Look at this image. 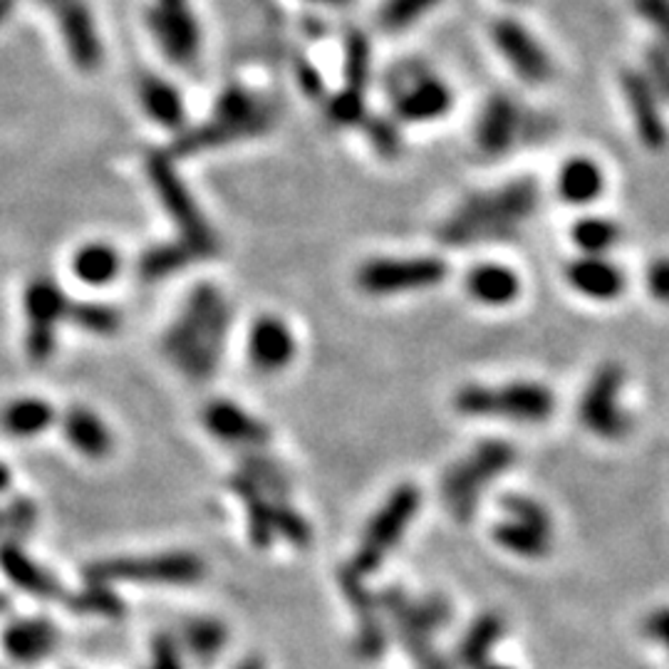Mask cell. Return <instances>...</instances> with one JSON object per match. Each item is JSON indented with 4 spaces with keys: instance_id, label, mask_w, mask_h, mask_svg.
<instances>
[{
    "instance_id": "cell-1",
    "label": "cell",
    "mask_w": 669,
    "mask_h": 669,
    "mask_svg": "<svg viewBox=\"0 0 669 669\" xmlns=\"http://www.w3.org/2000/svg\"><path fill=\"white\" fill-rule=\"evenodd\" d=\"M538 201L541 189L531 177H518L501 187L471 193L441 223L439 241L451 248L511 241L533 219Z\"/></svg>"
},
{
    "instance_id": "cell-2",
    "label": "cell",
    "mask_w": 669,
    "mask_h": 669,
    "mask_svg": "<svg viewBox=\"0 0 669 669\" xmlns=\"http://www.w3.org/2000/svg\"><path fill=\"white\" fill-rule=\"evenodd\" d=\"M231 326V306L211 283L189 293L174 326L167 330L164 352L191 380H209L219 367L226 334Z\"/></svg>"
},
{
    "instance_id": "cell-3",
    "label": "cell",
    "mask_w": 669,
    "mask_h": 669,
    "mask_svg": "<svg viewBox=\"0 0 669 669\" xmlns=\"http://www.w3.org/2000/svg\"><path fill=\"white\" fill-rule=\"evenodd\" d=\"M273 122L276 107L271 100L246 88H229L221 92L219 102H216L213 120L181 134L174 142V152L197 154L201 149L261 137L273 127Z\"/></svg>"
},
{
    "instance_id": "cell-4",
    "label": "cell",
    "mask_w": 669,
    "mask_h": 669,
    "mask_svg": "<svg viewBox=\"0 0 669 669\" xmlns=\"http://www.w3.org/2000/svg\"><path fill=\"white\" fill-rule=\"evenodd\" d=\"M457 412L473 419H509L518 425H541L556 409L550 387L531 380L506 385H463L455 395Z\"/></svg>"
},
{
    "instance_id": "cell-5",
    "label": "cell",
    "mask_w": 669,
    "mask_h": 669,
    "mask_svg": "<svg viewBox=\"0 0 669 669\" xmlns=\"http://www.w3.org/2000/svg\"><path fill=\"white\" fill-rule=\"evenodd\" d=\"M513 463L516 449L509 441L489 439L473 447L471 455L457 461L441 479V496H445L449 511L459 521H469L473 509H477L481 489L509 471Z\"/></svg>"
},
{
    "instance_id": "cell-6",
    "label": "cell",
    "mask_w": 669,
    "mask_h": 669,
    "mask_svg": "<svg viewBox=\"0 0 669 669\" xmlns=\"http://www.w3.org/2000/svg\"><path fill=\"white\" fill-rule=\"evenodd\" d=\"M380 606L392 618L399 640H402L419 669H449V662L437 655L435 645H431V632L451 620L447 600L431 596L422 602H415L399 588H390L380 598Z\"/></svg>"
},
{
    "instance_id": "cell-7",
    "label": "cell",
    "mask_w": 669,
    "mask_h": 669,
    "mask_svg": "<svg viewBox=\"0 0 669 669\" xmlns=\"http://www.w3.org/2000/svg\"><path fill=\"white\" fill-rule=\"evenodd\" d=\"M147 174L149 181H152L159 201L164 203L167 213L171 216V221L177 223L181 241L187 243L199 258L213 256L216 248H219L216 233L211 231L209 221L203 219L197 201H193L187 187H183V181L179 179L171 159L164 154H152L147 159Z\"/></svg>"
},
{
    "instance_id": "cell-8",
    "label": "cell",
    "mask_w": 669,
    "mask_h": 669,
    "mask_svg": "<svg viewBox=\"0 0 669 669\" xmlns=\"http://www.w3.org/2000/svg\"><path fill=\"white\" fill-rule=\"evenodd\" d=\"M449 276V266L437 256H405V258H370L358 268L355 283L367 296L387 298L415 293L439 286Z\"/></svg>"
},
{
    "instance_id": "cell-9",
    "label": "cell",
    "mask_w": 669,
    "mask_h": 669,
    "mask_svg": "<svg viewBox=\"0 0 669 669\" xmlns=\"http://www.w3.org/2000/svg\"><path fill=\"white\" fill-rule=\"evenodd\" d=\"M419 503H422V493H419L415 483H402V487L392 491L390 499L382 503V509L375 513L370 526H367L350 566L355 573L370 576L380 568L382 560L399 543V538L405 536V528L415 521Z\"/></svg>"
},
{
    "instance_id": "cell-10",
    "label": "cell",
    "mask_w": 669,
    "mask_h": 669,
    "mask_svg": "<svg viewBox=\"0 0 669 669\" xmlns=\"http://www.w3.org/2000/svg\"><path fill=\"white\" fill-rule=\"evenodd\" d=\"M207 573L203 560L191 553H167L149 558H110L88 566V582H199Z\"/></svg>"
},
{
    "instance_id": "cell-11",
    "label": "cell",
    "mask_w": 669,
    "mask_h": 669,
    "mask_svg": "<svg viewBox=\"0 0 669 669\" xmlns=\"http://www.w3.org/2000/svg\"><path fill=\"white\" fill-rule=\"evenodd\" d=\"M625 370L618 362H606L590 377L578 402V419L590 435L600 439H622L630 431V417L620 405Z\"/></svg>"
},
{
    "instance_id": "cell-12",
    "label": "cell",
    "mask_w": 669,
    "mask_h": 669,
    "mask_svg": "<svg viewBox=\"0 0 669 669\" xmlns=\"http://www.w3.org/2000/svg\"><path fill=\"white\" fill-rule=\"evenodd\" d=\"M68 312V298L50 278H36L26 290V352L32 362H48L56 352V328Z\"/></svg>"
},
{
    "instance_id": "cell-13",
    "label": "cell",
    "mask_w": 669,
    "mask_h": 669,
    "mask_svg": "<svg viewBox=\"0 0 669 669\" xmlns=\"http://www.w3.org/2000/svg\"><path fill=\"white\" fill-rule=\"evenodd\" d=\"M147 26L171 62L189 64L197 60L201 38L189 0H157L147 10Z\"/></svg>"
},
{
    "instance_id": "cell-14",
    "label": "cell",
    "mask_w": 669,
    "mask_h": 669,
    "mask_svg": "<svg viewBox=\"0 0 669 669\" xmlns=\"http://www.w3.org/2000/svg\"><path fill=\"white\" fill-rule=\"evenodd\" d=\"M491 38L509 68L528 84H543L553 74V60L531 30L511 18L496 20Z\"/></svg>"
},
{
    "instance_id": "cell-15",
    "label": "cell",
    "mask_w": 669,
    "mask_h": 669,
    "mask_svg": "<svg viewBox=\"0 0 669 669\" xmlns=\"http://www.w3.org/2000/svg\"><path fill=\"white\" fill-rule=\"evenodd\" d=\"M620 88L628 104L632 127L640 144L650 152H662L669 142V127L662 112V97L652 90L642 70H622Z\"/></svg>"
},
{
    "instance_id": "cell-16",
    "label": "cell",
    "mask_w": 669,
    "mask_h": 669,
    "mask_svg": "<svg viewBox=\"0 0 669 669\" xmlns=\"http://www.w3.org/2000/svg\"><path fill=\"white\" fill-rule=\"evenodd\" d=\"M38 3L56 16L72 62L80 70H94L102 62V42L84 0H38Z\"/></svg>"
},
{
    "instance_id": "cell-17",
    "label": "cell",
    "mask_w": 669,
    "mask_h": 669,
    "mask_svg": "<svg viewBox=\"0 0 669 669\" xmlns=\"http://www.w3.org/2000/svg\"><path fill=\"white\" fill-rule=\"evenodd\" d=\"M365 576L355 573L352 568L340 570V588L355 608V618H358V638H355V650L365 660H377L382 657L387 647V630L382 622V606L380 598L372 596L370 588L365 586Z\"/></svg>"
},
{
    "instance_id": "cell-18",
    "label": "cell",
    "mask_w": 669,
    "mask_h": 669,
    "mask_svg": "<svg viewBox=\"0 0 669 669\" xmlns=\"http://www.w3.org/2000/svg\"><path fill=\"white\" fill-rule=\"evenodd\" d=\"M521 107L511 97L491 94L481 107L477 124H473V139H477L479 152L487 157H503L511 152L518 137H521Z\"/></svg>"
},
{
    "instance_id": "cell-19",
    "label": "cell",
    "mask_w": 669,
    "mask_h": 669,
    "mask_svg": "<svg viewBox=\"0 0 669 669\" xmlns=\"http://www.w3.org/2000/svg\"><path fill=\"white\" fill-rule=\"evenodd\" d=\"M455 107V92L439 74H419L395 94V112L409 124H427L447 117Z\"/></svg>"
},
{
    "instance_id": "cell-20",
    "label": "cell",
    "mask_w": 669,
    "mask_h": 669,
    "mask_svg": "<svg viewBox=\"0 0 669 669\" xmlns=\"http://www.w3.org/2000/svg\"><path fill=\"white\" fill-rule=\"evenodd\" d=\"M568 286L578 296L596 300V303H610L625 293L628 276L622 273L618 263H612L608 256H580L570 261L566 268Z\"/></svg>"
},
{
    "instance_id": "cell-21",
    "label": "cell",
    "mask_w": 669,
    "mask_h": 669,
    "mask_svg": "<svg viewBox=\"0 0 669 669\" xmlns=\"http://www.w3.org/2000/svg\"><path fill=\"white\" fill-rule=\"evenodd\" d=\"M296 338L283 320L276 316H263L253 322L248 338V358L258 372L273 375L286 370L296 358Z\"/></svg>"
},
{
    "instance_id": "cell-22",
    "label": "cell",
    "mask_w": 669,
    "mask_h": 669,
    "mask_svg": "<svg viewBox=\"0 0 669 669\" xmlns=\"http://www.w3.org/2000/svg\"><path fill=\"white\" fill-rule=\"evenodd\" d=\"M203 427H207L216 439L229 441L236 447L261 449L271 441V429L261 419L251 417L239 405L229 399H216L203 409Z\"/></svg>"
},
{
    "instance_id": "cell-23",
    "label": "cell",
    "mask_w": 669,
    "mask_h": 669,
    "mask_svg": "<svg viewBox=\"0 0 669 669\" xmlns=\"http://www.w3.org/2000/svg\"><path fill=\"white\" fill-rule=\"evenodd\" d=\"M521 278L511 266L479 263L467 273V293L487 308H506L521 298Z\"/></svg>"
},
{
    "instance_id": "cell-24",
    "label": "cell",
    "mask_w": 669,
    "mask_h": 669,
    "mask_svg": "<svg viewBox=\"0 0 669 669\" xmlns=\"http://www.w3.org/2000/svg\"><path fill=\"white\" fill-rule=\"evenodd\" d=\"M58 628L48 620H18L10 622L3 630V650L8 657H13L16 662H38L42 657L56 652L58 647Z\"/></svg>"
},
{
    "instance_id": "cell-25",
    "label": "cell",
    "mask_w": 669,
    "mask_h": 669,
    "mask_svg": "<svg viewBox=\"0 0 669 669\" xmlns=\"http://www.w3.org/2000/svg\"><path fill=\"white\" fill-rule=\"evenodd\" d=\"M0 570H3L6 578L13 582L16 588L28 592L32 598L50 600L62 596L60 582L52 578L46 568L38 566L18 543L0 546Z\"/></svg>"
},
{
    "instance_id": "cell-26",
    "label": "cell",
    "mask_w": 669,
    "mask_h": 669,
    "mask_svg": "<svg viewBox=\"0 0 669 669\" xmlns=\"http://www.w3.org/2000/svg\"><path fill=\"white\" fill-rule=\"evenodd\" d=\"M602 189H606V174L596 159L573 157L558 169L556 193L570 207H588L600 199Z\"/></svg>"
},
{
    "instance_id": "cell-27",
    "label": "cell",
    "mask_w": 669,
    "mask_h": 669,
    "mask_svg": "<svg viewBox=\"0 0 669 669\" xmlns=\"http://www.w3.org/2000/svg\"><path fill=\"white\" fill-rule=\"evenodd\" d=\"M62 431H64V439H68L82 457L100 461L112 455L114 449L112 431L107 429L102 419L94 412H90V409L84 407L68 409L62 417Z\"/></svg>"
},
{
    "instance_id": "cell-28",
    "label": "cell",
    "mask_w": 669,
    "mask_h": 669,
    "mask_svg": "<svg viewBox=\"0 0 669 669\" xmlns=\"http://www.w3.org/2000/svg\"><path fill=\"white\" fill-rule=\"evenodd\" d=\"M231 491L239 496L246 518H248V536H251V543L256 548H268L276 538V528H273V503L266 491L256 487L251 479H246L243 473H233L229 479Z\"/></svg>"
},
{
    "instance_id": "cell-29",
    "label": "cell",
    "mask_w": 669,
    "mask_h": 669,
    "mask_svg": "<svg viewBox=\"0 0 669 669\" xmlns=\"http://www.w3.org/2000/svg\"><path fill=\"white\" fill-rule=\"evenodd\" d=\"M56 422V407L38 397H20L3 407L0 412V427L6 435L18 439H30L46 431Z\"/></svg>"
},
{
    "instance_id": "cell-30",
    "label": "cell",
    "mask_w": 669,
    "mask_h": 669,
    "mask_svg": "<svg viewBox=\"0 0 669 669\" xmlns=\"http://www.w3.org/2000/svg\"><path fill=\"white\" fill-rule=\"evenodd\" d=\"M139 100L147 114L154 122L167 129H179L183 124V102L174 84L157 78V74H144L139 80Z\"/></svg>"
},
{
    "instance_id": "cell-31",
    "label": "cell",
    "mask_w": 669,
    "mask_h": 669,
    "mask_svg": "<svg viewBox=\"0 0 669 669\" xmlns=\"http://www.w3.org/2000/svg\"><path fill=\"white\" fill-rule=\"evenodd\" d=\"M503 635V620L501 615L487 612L471 625L469 632L463 635L457 647V662L463 669H479L489 662V655L493 645L501 640Z\"/></svg>"
},
{
    "instance_id": "cell-32",
    "label": "cell",
    "mask_w": 669,
    "mask_h": 669,
    "mask_svg": "<svg viewBox=\"0 0 669 669\" xmlns=\"http://www.w3.org/2000/svg\"><path fill=\"white\" fill-rule=\"evenodd\" d=\"M183 645H187L189 655L199 665H213L223 652L226 640H229V630L226 625L213 618H191L183 622Z\"/></svg>"
},
{
    "instance_id": "cell-33",
    "label": "cell",
    "mask_w": 669,
    "mask_h": 669,
    "mask_svg": "<svg viewBox=\"0 0 669 669\" xmlns=\"http://www.w3.org/2000/svg\"><path fill=\"white\" fill-rule=\"evenodd\" d=\"M120 256L112 246L107 243H88L82 246L78 253L72 258V271L78 276L82 283L88 286H107L112 283L120 273Z\"/></svg>"
},
{
    "instance_id": "cell-34",
    "label": "cell",
    "mask_w": 669,
    "mask_h": 669,
    "mask_svg": "<svg viewBox=\"0 0 669 669\" xmlns=\"http://www.w3.org/2000/svg\"><path fill=\"white\" fill-rule=\"evenodd\" d=\"M193 261H199V256L193 253L183 241L154 246V248H149V251H144L142 258H139V276H142V280L154 283V280L179 273L181 268H187Z\"/></svg>"
},
{
    "instance_id": "cell-35",
    "label": "cell",
    "mask_w": 669,
    "mask_h": 669,
    "mask_svg": "<svg viewBox=\"0 0 669 669\" xmlns=\"http://www.w3.org/2000/svg\"><path fill=\"white\" fill-rule=\"evenodd\" d=\"M620 226L602 216H582L570 229V239L582 256H606L620 241Z\"/></svg>"
},
{
    "instance_id": "cell-36",
    "label": "cell",
    "mask_w": 669,
    "mask_h": 669,
    "mask_svg": "<svg viewBox=\"0 0 669 669\" xmlns=\"http://www.w3.org/2000/svg\"><path fill=\"white\" fill-rule=\"evenodd\" d=\"M239 473H243L246 479H251L256 487L266 491L271 499L283 501L290 491V481H288V473L283 471V467L256 449L246 451V455L241 457Z\"/></svg>"
},
{
    "instance_id": "cell-37",
    "label": "cell",
    "mask_w": 669,
    "mask_h": 669,
    "mask_svg": "<svg viewBox=\"0 0 669 669\" xmlns=\"http://www.w3.org/2000/svg\"><path fill=\"white\" fill-rule=\"evenodd\" d=\"M493 538H496V543L503 546L506 550H511V553H516V556H523V558H543L550 550V533L536 531V528L516 523V521L496 526Z\"/></svg>"
},
{
    "instance_id": "cell-38",
    "label": "cell",
    "mask_w": 669,
    "mask_h": 669,
    "mask_svg": "<svg viewBox=\"0 0 669 669\" xmlns=\"http://www.w3.org/2000/svg\"><path fill=\"white\" fill-rule=\"evenodd\" d=\"M68 606L78 615H97V618H122L124 602L104 582H90L68 598Z\"/></svg>"
},
{
    "instance_id": "cell-39",
    "label": "cell",
    "mask_w": 669,
    "mask_h": 669,
    "mask_svg": "<svg viewBox=\"0 0 669 669\" xmlns=\"http://www.w3.org/2000/svg\"><path fill=\"white\" fill-rule=\"evenodd\" d=\"M64 318L92 334H114L122 326L120 310L102 303H68Z\"/></svg>"
},
{
    "instance_id": "cell-40",
    "label": "cell",
    "mask_w": 669,
    "mask_h": 669,
    "mask_svg": "<svg viewBox=\"0 0 669 669\" xmlns=\"http://www.w3.org/2000/svg\"><path fill=\"white\" fill-rule=\"evenodd\" d=\"M370 68H372V50L370 40L362 32H352L345 42V82L348 90L362 92L370 82Z\"/></svg>"
},
{
    "instance_id": "cell-41",
    "label": "cell",
    "mask_w": 669,
    "mask_h": 669,
    "mask_svg": "<svg viewBox=\"0 0 669 669\" xmlns=\"http://www.w3.org/2000/svg\"><path fill=\"white\" fill-rule=\"evenodd\" d=\"M441 0H385L380 8V26L390 32H399L419 23L431 13Z\"/></svg>"
},
{
    "instance_id": "cell-42",
    "label": "cell",
    "mask_w": 669,
    "mask_h": 669,
    "mask_svg": "<svg viewBox=\"0 0 669 669\" xmlns=\"http://www.w3.org/2000/svg\"><path fill=\"white\" fill-rule=\"evenodd\" d=\"M3 521H6V533L10 536V543L20 546V541L30 538L38 526L36 503L26 499V496H16L3 511Z\"/></svg>"
},
{
    "instance_id": "cell-43",
    "label": "cell",
    "mask_w": 669,
    "mask_h": 669,
    "mask_svg": "<svg viewBox=\"0 0 669 669\" xmlns=\"http://www.w3.org/2000/svg\"><path fill=\"white\" fill-rule=\"evenodd\" d=\"M273 528H276V536L288 538V541L298 548H306L312 541L310 523L293 509V506H288L280 499H276L273 503Z\"/></svg>"
},
{
    "instance_id": "cell-44",
    "label": "cell",
    "mask_w": 669,
    "mask_h": 669,
    "mask_svg": "<svg viewBox=\"0 0 669 669\" xmlns=\"http://www.w3.org/2000/svg\"><path fill=\"white\" fill-rule=\"evenodd\" d=\"M501 509L509 513L516 523L531 526V528H536V531L550 533V526H553V523H550V516H548V511L543 509V506L536 503L533 499H528V496H521V493L503 496Z\"/></svg>"
},
{
    "instance_id": "cell-45",
    "label": "cell",
    "mask_w": 669,
    "mask_h": 669,
    "mask_svg": "<svg viewBox=\"0 0 669 669\" xmlns=\"http://www.w3.org/2000/svg\"><path fill=\"white\" fill-rule=\"evenodd\" d=\"M328 114L334 124H342V127L362 124L367 120V107H365L362 92L345 88L342 92L332 94L328 102Z\"/></svg>"
},
{
    "instance_id": "cell-46",
    "label": "cell",
    "mask_w": 669,
    "mask_h": 669,
    "mask_svg": "<svg viewBox=\"0 0 669 669\" xmlns=\"http://www.w3.org/2000/svg\"><path fill=\"white\" fill-rule=\"evenodd\" d=\"M642 74L652 90L662 97V102H669V48L650 46L645 50V70Z\"/></svg>"
},
{
    "instance_id": "cell-47",
    "label": "cell",
    "mask_w": 669,
    "mask_h": 669,
    "mask_svg": "<svg viewBox=\"0 0 669 669\" xmlns=\"http://www.w3.org/2000/svg\"><path fill=\"white\" fill-rule=\"evenodd\" d=\"M632 8L669 48V0H632Z\"/></svg>"
},
{
    "instance_id": "cell-48",
    "label": "cell",
    "mask_w": 669,
    "mask_h": 669,
    "mask_svg": "<svg viewBox=\"0 0 669 669\" xmlns=\"http://www.w3.org/2000/svg\"><path fill=\"white\" fill-rule=\"evenodd\" d=\"M365 124H367V137H370V142L377 152H380V157L392 159L399 154V149H402V139H399L392 122L375 120V117L370 120V117H367Z\"/></svg>"
},
{
    "instance_id": "cell-49",
    "label": "cell",
    "mask_w": 669,
    "mask_h": 669,
    "mask_svg": "<svg viewBox=\"0 0 669 669\" xmlns=\"http://www.w3.org/2000/svg\"><path fill=\"white\" fill-rule=\"evenodd\" d=\"M645 283L657 303L669 306V256H660L647 266Z\"/></svg>"
},
{
    "instance_id": "cell-50",
    "label": "cell",
    "mask_w": 669,
    "mask_h": 669,
    "mask_svg": "<svg viewBox=\"0 0 669 669\" xmlns=\"http://www.w3.org/2000/svg\"><path fill=\"white\" fill-rule=\"evenodd\" d=\"M152 669H181L179 650L169 635H159L152 645Z\"/></svg>"
},
{
    "instance_id": "cell-51",
    "label": "cell",
    "mask_w": 669,
    "mask_h": 669,
    "mask_svg": "<svg viewBox=\"0 0 669 669\" xmlns=\"http://www.w3.org/2000/svg\"><path fill=\"white\" fill-rule=\"evenodd\" d=\"M645 632L657 642H662L669 652V608L655 610L650 618L645 620Z\"/></svg>"
},
{
    "instance_id": "cell-52",
    "label": "cell",
    "mask_w": 669,
    "mask_h": 669,
    "mask_svg": "<svg viewBox=\"0 0 669 669\" xmlns=\"http://www.w3.org/2000/svg\"><path fill=\"white\" fill-rule=\"evenodd\" d=\"M298 80H300V84H303V90L310 97H318L322 92L320 74H318L316 68H312L310 62H298Z\"/></svg>"
},
{
    "instance_id": "cell-53",
    "label": "cell",
    "mask_w": 669,
    "mask_h": 669,
    "mask_svg": "<svg viewBox=\"0 0 669 669\" xmlns=\"http://www.w3.org/2000/svg\"><path fill=\"white\" fill-rule=\"evenodd\" d=\"M236 669H266V665H263L261 657L251 655V657H246V660H241Z\"/></svg>"
},
{
    "instance_id": "cell-54",
    "label": "cell",
    "mask_w": 669,
    "mask_h": 669,
    "mask_svg": "<svg viewBox=\"0 0 669 669\" xmlns=\"http://www.w3.org/2000/svg\"><path fill=\"white\" fill-rule=\"evenodd\" d=\"M18 0H0V26L6 23V20L10 18V13H13Z\"/></svg>"
},
{
    "instance_id": "cell-55",
    "label": "cell",
    "mask_w": 669,
    "mask_h": 669,
    "mask_svg": "<svg viewBox=\"0 0 669 669\" xmlns=\"http://www.w3.org/2000/svg\"><path fill=\"white\" fill-rule=\"evenodd\" d=\"M10 481H13V473H10V469L6 467V463L0 461V493H3L10 487Z\"/></svg>"
},
{
    "instance_id": "cell-56",
    "label": "cell",
    "mask_w": 669,
    "mask_h": 669,
    "mask_svg": "<svg viewBox=\"0 0 669 669\" xmlns=\"http://www.w3.org/2000/svg\"><path fill=\"white\" fill-rule=\"evenodd\" d=\"M312 3H326V6H342V3H350V0H312Z\"/></svg>"
},
{
    "instance_id": "cell-57",
    "label": "cell",
    "mask_w": 669,
    "mask_h": 669,
    "mask_svg": "<svg viewBox=\"0 0 669 669\" xmlns=\"http://www.w3.org/2000/svg\"><path fill=\"white\" fill-rule=\"evenodd\" d=\"M8 610V598L3 596V592H0V615H3Z\"/></svg>"
},
{
    "instance_id": "cell-58",
    "label": "cell",
    "mask_w": 669,
    "mask_h": 669,
    "mask_svg": "<svg viewBox=\"0 0 669 669\" xmlns=\"http://www.w3.org/2000/svg\"><path fill=\"white\" fill-rule=\"evenodd\" d=\"M479 669H511V667H503V665H483V667H479Z\"/></svg>"
},
{
    "instance_id": "cell-59",
    "label": "cell",
    "mask_w": 669,
    "mask_h": 669,
    "mask_svg": "<svg viewBox=\"0 0 669 669\" xmlns=\"http://www.w3.org/2000/svg\"><path fill=\"white\" fill-rule=\"evenodd\" d=\"M0 533H6V521H3V511H0Z\"/></svg>"
},
{
    "instance_id": "cell-60",
    "label": "cell",
    "mask_w": 669,
    "mask_h": 669,
    "mask_svg": "<svg viewBox=\"0 0 669 669\" xmlns=\"http://www.w3.org/2000/svg\"><path fill=\"white\" fill-rule=\"evenodd\" d=\"M506 3H523V0H506Z\"/></svg>"
}]
</instances>
